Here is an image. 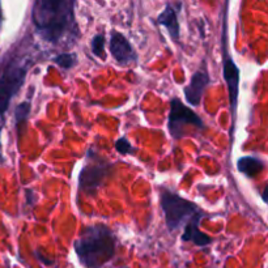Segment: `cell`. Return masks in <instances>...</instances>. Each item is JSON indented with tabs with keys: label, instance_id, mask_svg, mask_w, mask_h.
Segmentation results:
<instances>
[{
	"label": "cell",
	"instance_id": "6da1fadb",
	"mask_svg": "<svg viewBox=\"0 0 268 268\" xmlns=\"http://www.w3.org/2000/svg\"><path fill=\"white\" fill-rule=\"evenodd\" d=\"M72 0H37L32 10V21L43 41L58 45H73L79 38Z\"/></svg>",
	"mask_w": 268,
	"mask_h": 268
},
{
	"label": "cell",
	"instance_id": "7a4b0ae2",
	"mask_svg": "<svg viewBox=\"0 0 268 268\" xmlns=\"http://www.w3.org/2000/svg\"><path fill=\"white\" fill-rule=\"evenodd\" d=\"M36 59L27 43H20L19 46L8 51L0 59V118L10 107V103L19 90L23 88L28 71L33 66ZM2 129V124H0ZM2 160V152H0Z\"/></svg>",
	"mask_w": 268,
	"mask_h": 268
},
{
	"label": "cell",
	"instance_id": "3957f363",
	"mask_svg": "<svg viewBox=\"0 0 268 268\" xmlns=\"http://www.w3.org/2000/svg\"><path fill=\"white\" fill-rule=\"evenodd\" d=\"M73 248L84 267L102 268L115 255L116 237L105 224L86 226L73 242Z\"/></svg>",
	"mask_w": 268,
	"mask_h": 268
},
{
	"label": "cell",
	"instance_id": "277c9868",
	"mask_svg": "<svg viewBox=\"0 0 268 268\" xmlns=\"http://www.w3.org/2000/svg\"><path fill=\"white\" fill-rule=\"evenodd\" d=\"M160 204L165 216L166 226L170 232H176L182 226L185 228L186 224H189L196 216L205 215L195 203L166 187L160 189Z\"/></svg>",
	"mask_w": 268,
	"mask_h": 268
},
{
	"label": "cell",
	"instance_id": "5b68a950",
	"mask_svg": "<svg viewBox=\"0 0 268 268\" xmlns=\"http://www.w3.org/2000/svg\"><path fill=\"white\" fill-rule=\"evenodd\" d=\"M111 163L89 149L86 153L85 164L79 174V190L86 195H96L98 189L103 185L111 173Z\"/></svg>",
	"mask_w": 268,
	"mask_h": 268
},
{
	"label": "cell",
	"instance_id": "8992f818",
	"mask_svg": "<svg viewBox=\"0 0 268 268\" xmlns=\"http://www.w3.org/2000/svg\"><path fill=\"white\" fill-rule=\"evenodd\" d=\"M222 73H224V80L229 90V101H230V111H232V118L234 122L235 111H237V102H238V92H239V68L234 63V59L229 53L228 45V6L224 11V20H222ZM233 132L234 129H230V138L233 139Z\"/></svg>",
	"mask_w": 268,
	"mask_h": 268
},
{
	"label": "cell",
	"instance_id": "52a82bcc",
	"mask_svg": "<svg viewBox=\"0 0 268 268\" xmlns=\"http://www.w3.org/2000/svg\"><path fill=\"white\" fill-rule=\"evenodd\" d=\"M191 126L199 129L204 128V122L198 114L186 106L179 98H173L170 101L169 119H168V128L170 135L174 139H181L185 136V127Z\"/></svg>",
	"mask_w": 268,
	"mask_h": 268
},
{
	"label": "cell",
	"instance_id": "ba28073f",
	"mask_svg": "<svg viewBox=\"0 0 268 268\" xmlns=\"http://www.w3.org/2000/svg\"><path fill=\"white\" fill-rule=\"evenodd\" d=\"M209 83H211V79H209V73L207 70V64L204 62L200 66V68L194 72L190 83L183 88V93H185V98L187 103L192 106L200 105L204 90L207 89Z\"/></svg>",
	"mask_w": 268,
	"mask_h": 268
},
{
	"label": "cell",
	"instance_id": "9c48e42d",
	"mask_svg": "<svg viewBox=\"0 0 268 268\" xmlns=\"http://www.w3.org/2000/svg\"><path fill=\"white\" fill-rule=\"evenodd\" d=\"M109 42L110 53L119 64H128L138 60L135 49L122 33L113 30Z\"/></svg>",
	"mask_w": 268,
	"mask_h": 268
},
{
	"label": "cell",
	"instance_id": "30bf717a",
	"mask_svg": "<svg viewBox=\"0 0 268 268\" xmlns=\"http://www.w3.org/2000/svg\"><path fill=\"white\" fill-rule=\"evenodd\" d=\"M157 24L165 28L169 32L170 37L174 42L178 43L181 38V27L178 21V10L174 4L168 3L164 11L157 17Z\"/></svg>",
	"mask_w": 268,
	"mask_h": 268
},
{
	"label": "cell",
	"instance_id": "8fae6325",
	"mask_svg": "<svg viewBox=\"0 0 268 268\" xmlns=\"http://www.w3.org/2000/svg\"><path fill=\"white\" fill-rule=\"evenodd\" d=\"M205 215L196 216L189 224H186L185 228H183V233L181 235V239L183 242H194L196 246L199 247H204V246H208L212 243V238L209 235H207L205 233H203L200 229H199V224H200V220L204 217Z\"/></svg>",
	"mask_w": 268,
	"mask_h": 268
},
{
	"label": "cell",
	"instance_id": "7c38bea8",
	"mask_svg": "<svg viewBox=\"0 0 268 268\" xmlns=\"http://www.w3.org/2000/svg\"><path fill=\"white\" fill-rule=\"evenodd\" d=\"M264 163L258 157L243 156L237 161V169L247 178H255L264 170Z\"/></svg>",
	"mask_w": 268,
	"mask_h": 268
},
{
	"label": "cell",
	"instance_id": "4fadbf2b",
	"mask_svg": "<svg viewBox=\"0 0 268 268\" xmlns=\"http://www.w3.org/2000/svg\"><path fill=\"white\" fill-rule=\"evenodd\" d=\"M30 109H32V102H30V101H23V102L16 107L15 118H16V128L19 129V135H21V128H24V127H25V123L28 122Z\"/></svg>",
	"mask_w": 268,
	"mask_h": 268
},
{
	"label": "cell",
	"instance_id": "5bb4252c",
	"mask_svg": "<svg viewBox=\"0 0 268 268\" xmlns=\"http://www.w3.org/2000/svg\"><path fill=\"white\" fill-rule=\"evenodd\" d=\"M106 40L105 36L101 33L96 34L93 37L92 41H90V47H92V53L94 57H97L98 59L106 60Z\"/></svg>",
	"mask_w": 268,
	"mask_h": 268
},
{
	"label": "cell",
	"instance_id": "9a60e30c",
	"mask_svg": "<svg viewBox=\"0 0 268 268\" xmlns=\"http://www.w3.org/2000/svg\"><path fill=\"white\" fill-rule=\"evenodd\" d=\"M53 62L63 70H71L77 64V55L75 53H60L53 58Z\"/></svg>",
	"mask_w": 268,
	"mask_h": 268
},
{
	"label": "cell",
	"instance_id": "2e32d148",
	"mask_svg": "<svg viewBox=\"0 0 268 268\" xmlns=\"http://www.w3.org/2000/svg\"><path fill=\"white\" fill-rule=\"evenodd\" d=\"M115 149L116 152L122 156L131 155V153L135 152V148L132 147V144L129 143V140L127 138H119V139L115 142Z\"/></svg>",
	"mask_w": 268,
	"mask_h": 268
},
{
	"label": "cell",
	"instance_id": "e0dca14e",
	"mask_svg": "<svg viewBox=\"0 0 268 268\" xmlns=\"http://www.w3.org/2000/svg\"><path fill=\"white\" fill-rule=\"evenodd\" d=\"M2 24H3V12H2V4H0V28H2Z\"/></svg>",
	"mask_w": 268,
	"mask_h": 268
},
{
	"label": "cell",
	"instance_id": "ac0fdd59",
	"mask_svg": "<svg viewBox=\"0 0 268 268\" xmlns=\"http://www.w3.org/2000/svg\"><path fill=\"white\" fill-rule=\"evenodd\" d=\"M265 191H267V187H264V190H263V200H264V202H267V196H265Z\"/></svg>",
	"mask_w": 268,
	"mask_h": 268
}]
</instances>
